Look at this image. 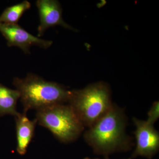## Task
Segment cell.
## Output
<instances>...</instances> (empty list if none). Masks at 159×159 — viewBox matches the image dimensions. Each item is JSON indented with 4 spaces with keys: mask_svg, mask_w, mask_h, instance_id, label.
<instances>
[{
    "mask_svg": "<svg viewBox=\"0 0 159 159\" xmlns=\"http://www.w3.org/2000/svg\"><path fill=\"white\" fill-rule=\"evenodd\" d=\"M148 119L146 122L149 125H153L159 117V103L158 101L154 102L148 111Z\"/></svg>",
    "mask_w": 159,
    "mask_h": 159,
    "instance_id": "11",
    "label": "cell"
},
{
    "mask_svg": "<svg viewBox=\"0 0 159 159\" xmlns=\"http://www.w3.org/2000/svg\"><path fill=\"white\" fill-rule=\"evenodd\" d=\"M89 159V158H85V159Z\"/></svg>",
    "mask_w": 159,
    "mask_h": 159,
    "instance_id": "12",
    "label": "cell"
},
{
    "mask_svg": "<svg viewBox=\"0 0 159 159\" xmlns=\"http://www.w3.org/2000/svg\"><path fill=\"white\" fill-rule=\"evenodd\" d=\"M13 85L20 92L24 113L68 102L71 91L61 84L48 81L34 74H29L25 78L16 77Z\"/></svg>",
    "mask_w": 159,
    "mask_h": 159,
    "instance_id": "1",
    "label": "cell"
},
{
    "mask_svg": "<svg viewBox=\"0 0 159 159\" xmlns=\"http://www.w3.org/2000/svg\"><path fill=\"white\" fill-rule=\"evenodd\" d=\"M36 120L61 142L76 140L84 126L69 104H58L37 111Z\"/></svg>",
    "mask_w": 159,
    "mask_h": 159,
    "instance_id": "4",
    "label": "cell"
},
{
    "mask_svg": "<svg viewBox=\"0 0 159 159\" xmlns=\"http://www.w3.org/2000/svg\"><path fill=\"white\" fill-rule=\"evenodd\" d=\"M31 7V3L28 1H24L8 7L0 16V23L6 25H17L23 14Z\"/></svg>",
    "mask_w": 159,
    "mask_h": 159,
    "instance_id": "10",
    "label": "cell"
},
{
    "mask_svg": "<svg viewBox=\"0 0 159 159\" xmlns=\"http://www.w3.org/2000/svg\"><path fill=\"white\" fill-rule=\"evenodd\" d=\"M20 97L17 90L11 89L0 84V116L18 115L20 113L16 110V105Z\"/></svg>",
    "mask_w": 159,
    "mask_h": 159,
    "instance_id": "9",
    "label": "cell"
},
{
    "mask_svg": "<svg viewBox=\"0 0 159 159\" xmlns=\"http://www.w3.org/2000/svg\"><path fill=\"white\" fill-rule=\"evenodd\" d=\"M136 126V148L133 157L143 156L150 157L157 151L159 146L158 133L153 125H149L146 121L134 118Z\"/></svg>",
    "mask_w": 159,
    "mask_h": 159,
    "instance_id": "6",
    "label": "cell"
},
{
    "mask_svg": "<svg viewBox=\"0 0 159 159\" xmlns=\"http://www.w3.org/2000/svg\"><path fill=\"white\" fill-rule=\"evenodd\" d=\"M36 6L39 13L40 24L38 28V37L43 36L45 31L57 25L75 30L64 21L62 9L59 2L56 0H38Z\"/></svg>",
    "mask_w": 159,
    "mask_h": 159,
    "instance_id": "7",
    "label": "cell"
},
{
    "mask_svg": "<svg viewBox=\"0 0 159 159\" xmlns=\"http://www.w3.org/2000/svg\"><path fill=\"white\" fill-rule=\"evenodd\" d=\"M125 118L121 109L112 105L108 111L84 134L86 141L95 151L111 153L127 145Z\"/></svg>",
    "mask_w": 159,
    "mask_h": 159,
    "instance_id": "2",
    "label": "cell"
},
{
    "mask_svg": "<svg viewBox=\"0 0 159 159\" xmlns=\"http://www.w3.org/2000/svg\"><path fill=\"white\" fill-rule=\"evenodd\" d=\"M68 104L84 126L90 127L111 107L109 87L102 82L71 91Z\"/></svg>",
    "mask_w": 159,
    "mask_h": 159,
    "instance_id": "3",
    "label": "cell"
},
{
    "mask_svg": "<svg viewBox=\"0 0 159 159\" xmlns=\"http://www.w3.org/2000/svg\"><path fill=\"white\" fill-rule=\"evenodd\" d=\"M0 32L7 41L9 47H18L25 54L30 53V48L37 46L43 49L50 48L53 42L36 37L26 31L18 25H6L0 23Z\"/></svg>",
    "mask_w": 159,
    "mask_h": 159,
    "instance_id": "5",
    "label": "cell"
},
{
    "mask_svg": "<svg viewBox=\"0 0 159 159\" xmlns=\"http://www.w3.org/2000/svg\"><path fill=\"white\" fill-rule=\"evenodd\" d=\"M15 117L18 153L20 155L25 154L27 148L33 135L37 120H29L26 113H20Z\"/></svg>",
    "mask_w": 159,
    "mask_h": 159,
    "instance_id": "8",
    "label": "cell"
}]
</instances>
